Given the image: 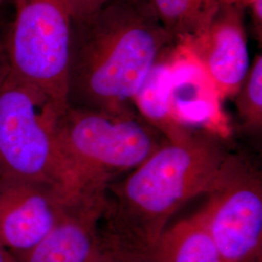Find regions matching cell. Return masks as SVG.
<instances>
[{
    "label": "cell",
    "mask_w": 262,
    "mask_h": 262,
    "mask_svg": "<svg viewBox=\"0 0 262 262\" xmlns=\"http://www.w3.org/2000/svg\"><path fill=\"white\" fill-rule=\"evenodd\" d=\"M227 156L211 134L163 145L122 182L109 185L98 244L133 261H150L170 217L211 191Z\"/></svg>",
    "instance_id": "cell-1"
},
{
    "label": "cell",
    "mask_w": 262,
    "mask_h": 262,
    "mask_svg": "<svg viewBox=\"0 0 262 262\" xmlns=\"http://www.w3.org/2000/svg\"><path fill=\"white\" fill-rule=\"evenodd\" d=\"M175 43L149 0H108L90 18L73 23L69 106L133 111L150 69Z\"/></svg>",
    "instance_id": "cell-2"
},
{
    "label": "cell",
    "mask_w": 262,
    "mask_h": 262,
    "mask_svg": "<svg viewBox=\"0 0 262 262\" xmlns=\"http://www.w3.org/2000/svg\"><path fill=\"white\" fill-rule=\"evenodd\" d=\"M56 138L81 194L104 195L111 180L132 171L168 142L134 111L69 106L56 119Z\"/></svg>",
    "instance_id": "cell-3"
},
{
    "label": "cell",
    "mask_w": 262,
    "mask_h": 262,
    "mask_svg": "<svg viewBox=\"0 0 262 262\" xmlns=\"http://www.w3.org/2000/svg\"><path fill=\"white\" fill-rule=\"evenodd\" d=\"M57 118L34 89L8 74L0 84V177L83 199L57 142Z\"/></svg>",
    "instance_id": "cell-4"
},
{
    "label": "cell",
    "mask_w": 262,
    "mask_h": 262,
    "mask_svg": "<svg viewBox=\"0 0 262 262\" xmlns=\"http://www.w3.org/2000/svg\"><path fill=\"white\" fill-rule=\"evenodd\" d=\"M72 28L68 0H15L5 43L9 74L34 89L57 117L69 107Z\"/></svg>",
    "instance_id": "cell-5"
},
{
    "label": "cell",
    "mask_w": 262,
    "mask_h": 262,
    "mask_svg": "<svg viewBox=\"0 0 262 262\" xmlns=\"http://www.w3.org/2000/svg\"><path fill=\"white\" fill-rule=\"evenodd\" d=\"M198 213L224 261L261 262V174L249 160L227 156Z\"/></svg>",
    "instance_id": "cell-6"
},
{
    "label": "cell",
    "mask_w": 262,
    "mask_h": 262,
    "mask_svg": "<svg viewBox=\"0 0 262 262\" xmlns=\"http://www.w3.org/2000/svg\"><path fill=\"white\" fill-rule=\"evenodd\" d=\"M84 199L47 185L0 177V244L12 254L27 252Z\"/></svg>",
    "instance_id": "cell-7"
},
{
    "label": "cell",
    "mask_w": 262,
    "mask_h": 262,
    "mask_svg": "<svg viewBox=\"0 0 262 262\" xmlns=\"http://www.w3.org/2000/svg\"><path fill=\"white\" fill-rule=\"evenodd\" d=\"M242 10L222 5L200 36L183 42L204 66L221 100L238 94L251 67Z\"/></svg>",
    "instance_id": "cell-8"
},
{
    "label": "cell",
    "mask_w": 262,
    "mask_h": 262,
    "mask_svg": "<svg viewBox=\"0 0 262 262\" xmlns=\"http://www.w3.org/2000/svg\"><path fill=\"white\" fill-rule=\"evenodd\" d=\"M166 59L169 100L176 120L189 130L195 126L221 127V98L196 55L186 43L176 42Z\"/></svg>",
    "instance_id": "cell-9"
},
{
    "label": "cell",
    "mask_w": 262,
    "mask_h": 262,
    "mask_svg": "<svg viewBox=\"0 0 262 262\" xmlns=\"http://www.w3.org/2000/svg\"><path fill=\"white\" fill-rule=\"evenodd\" d=\"M107 194L70 207L37 245L13 254L18 262H90L98 245V229Z\"/></svg>",
    "instance_id": "cell-10"
},
{
    "label": "cell",
    "mask_w": 262,
    "mask_h": 262,
    "mask_svg": "<svg viewBox=\"0 0 262 262\" xmlns=\"http://www.w3.org/2000/svg\"><path fill=\"white\" fill-rule=\"evenodd\" d=\"M167 52L150 69V73L135 95L133 104L145 122L159 131L169 143L178 144L191 138L195 132L183 126L171 110Z\"/></svg>",
    "instance_id": "cell-11"
},
{
    "label": "cell",
    "mask_w": 262,
    "mask_h": 262,
    "mask_svg": "<svg viewBox=\"0 0 262 262\" xmlns=\"http://www.w3.org/2000/svg\"><path fill=\"white\" fill-rule=\"evenodd\" d=\"M149 262H225L197 213L168 227Z\"/></svg>",
    "instance_id": "cell-12"
},
{
    "label": "cell",
    "mask_w": 262,
    "mask_h": 262,
    "mask_svg": "<svg viewBox=\"0 0 262 262\" xmlns=\"http://www.w3.org/2000/svg\"><path fill=\"white\" fill-rule=\"evenodd\" d=\"M158 19L176 42L200 36L221 8L220 0H149Z\"/></svg>",
    "instance_id": "cell-13"
},
{
    "label": "cell",
    "mask_w": 262,
    "mask_h": 262,
    "mask_svg": "<svg viewBox=\"0 0 262 262\" xmlns=\"http://www.w3.org/2000/svg\"><path fill=\"white\" fill-rule=\"evenodd\" d=\"M237 108L246 129L259 132L262 127V56H256L237 94Z\"/></svg>",
    "instance_id": "cell-14"
},
{
    "label": "cell",
    "mask_w": 262,
    "mask_h": 262,
    "mask_svg": "<svg viewBox=\"0 0 262 262\" xmlns=\"http://www.w3.org/2000/svg\"><path fill=\"white\" fill-rule=\"evenodd\" d=\"M108 0H68L72 11L73 23L90 18Z\"/></svg>",
    "instance_id": "cell-15"
},
{
    "label": "cell",
    "mask_w": 262,
    "mask_h": 262,
    "mask_svg": "<svg viewBox=\"0 0 262 262\" xmlns=\"http://www.w3.org/2000/svg\"><path fill=\"white\" fill-rule=\"evenodd\" d=\"M90 262H134L122 256L118 253H113L102 248L99 244L97 245L96 250L94 251V254L91 258Z\"/></svg>",
    "instance_id": "cell-16"
},
{
    "label": "cell",
    "mask_w": 262,
    "mask_h": 262,
    "mask_svg": "<svg viewBox=\"0 0 262 262\" xmlns=\"http://www.w3.org/2000/svg\"><path fill=\"white\" fill-rule=\"evenodd\" d=\"M10 66L5 43H0V84L9 74Z\"/></svg>",
    "instance_id": "cell-17"
},
{
    "label": "cell",
    "mask_w": 262,
    "mask_h": 262,
    "mask_svg": "<svg viewBox=\"0 0 262 262\" xmlns=\"http://www.w3.org/2000/svg\"><path fill=\"white\" fill-rule=\"evenodd\" d=\"M248 6L252 7L253 11V20L255 23L256 28L261 29L262 24V0H251V2L249 3Z\"/></svg>",
    "instance_id": "cell-18"
},
{
    "label": "cell",
    "mask_w": 262,
    "mask_h": 262,
    "mask_svg": "<svg viewBox=\"0 0 262 262\" xmlns=\"http://www.w3.org/2000/svg\"><path fill=\"white\" fill-rule=\"evenodd\" d=\"M0 262H18L15 256L0 244Z\"/></svg>",
    "instance_id": "cell-19"
},
{
    "label": "cell",
    "mask_w": 262,
    "mask_h": 262,
    "mask_svg": "<svg viewBox=\"0 0 262 262\" xmlns=\"http://www.w3.org/2000/svg\"><path fill=\"white\" fill-rule=\"evenodd\" d=\"M222 5H233L239 6L244 8L245 6H248L251 0H220Z\"/></svg>",
    "instance_id": "cell-20"
},
{
    "label": "cell",
    "mask_w": 262,
    "mask_h": 262,
    "mask_svg": "<svg viewBox=\"0 0 262 262\" xmlns=\"http://www.w3.org/2000/svg\"><path fill=\"white\" fill-rule=\"evenodd\" d=\"M3 1H4V0H0V6H1V5H2V3H3Z\"/></svg>",
    "instance_id": "cell-21"
}]
</instances>
